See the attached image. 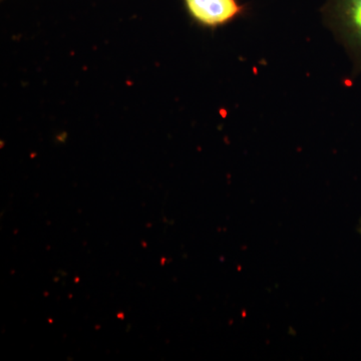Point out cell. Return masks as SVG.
<instances>
[{
    "label": "cell",
    "mask_w": 361,
    "mask_h": 361,
    "mask_svg": "<svg viewBox=\"0 0 361 361\" xmlns=\"http://www.w3.org/2000/svg\"><path fill=\"white\" fill-rule=\"evenodd\" d=\"M188 14L202 27H222L237 20L245 11L239 0H183Z\"/></svg>",
    "instance_id": "cell-2"
},
{
    "label": "cell",
    "mask_w": 361,
    "mask_h": 361,
    "mask_svg": "<svg viewBox=\"0 0 361 361\" xmlns=\"http://www.w3.org/2000/svg\"><path fill=\"white\" fill-rule=\"evenodd\" d=\"M323 18L361 71V0H325Z\"/></svg>",
    "instance_id": "cell-1"
}]
</instances>
